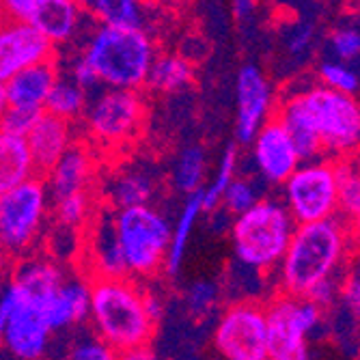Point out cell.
Wrapping results in <instances>:
<instances>
[{"instance_id":"19","label":"cell","mask_w":360,"mask_h":360,"mask_svg":"<svg viewBox=\"0 0 360 360\" xmlns=\"http://www.w3.org/2000/svg\"><path fill=\"white\" fill-rule=\"evenodd\" d=\"M91 302V276L89 274H68L58 289L41 307V313L54 335L72 330L89 319Z\"/></svg>"},{"instance_id":"44","label":"cell","mask_w":360,"mask_h":360,"mask_svg":"<svg viewBox=\"0 0 360 360\" xmlns=\"http://www.w3.org/2000/svg\"><path fill=\"white\" fill-rule=\"evenodd\" d=\"M9 108V100H7V89L5 82H0V119H3L5 110Z\"/></svg>"},{"instance_id":"16","label":"cell","mask_w":360,"mask_h":360,"mask_svg":"<svg viewBox=\"0 0 360 360\" xmlns=\"http://www.w3.org/2000/svg\"><path fill=\"white\" fill-rule=\"evenodd\" d=\"M68 274L70 270L58 259L48 252L32 250L13 259L9 270V283L20 289V293L30 304L41 309Z\"/></svg>"},{"instance_id":"37","label":"cell","mask_w":360,"mask_h":360,"mask_svg":"<svg viewBox=\"0 0 360 360\" xmlns=\"http://www.w3.org/2000/svg\"><path fill=\"white\" fill-rule=\"evenodd\" d=\"M68 356L74 360H112V358H117L112 347L95 330L76 335V339L70 343Z\"/></svg>"},{"instance_id":"13","label":"cell","mask_w":360,"mask_h":360,"mask_svg":"<svg viewBox=\"0 0 360 360\" xmlns=\"http://www.w3.org/2000/svg\"><path fill=\"white\" fill-rule=\"evenodd\" d=\"M276 112V93L259 65H242L236 80V134L248 145L250 139Z\"/></svg>"},{"instance_id":"42","label":"cell","mask_w":360,"mask_h":360,"mask_svg":"<svg viewBox=\"0 0 360 360\" xmlns=\"http://www.w3.org/2000/svg\"><path fill=\"white\" fill-rule=\"evenodd\" d=\"M11 264H13V255L7 250V246L3 244V240H0V281H3V276L9 274Z\"/></svg>"},{"instance_id":"31","label":"cell","mask_w":360,"mask_h":360,"mask_svg":"<svg viewBox=\"0 0 360 360\" xmlns=\"http://www.w3.org/2000/svg\"><path fill=\"white\" fill-rule=\"evenodd\" d=\"M268 184L261 181L259 177H240L238 173L233 175V179L226 184L224 192H222V201L220 207H224L231 216H238L242 212H246L248 207H252L261 196H264V188Z\"/></svg>"},{"instance_id":"10","label":"cell","mask_w":360,"mask_h":360,"mask_svg":"<svg viewBox=\"0 0 360 360\" xmlns=\"http://www.w3.org/2000/svg\"><path fill=\"white\" fill-rule=\"evenodd\" d=\"M281 201L296 224L337 216V167L330 158L302 160L283 184Z\"/></svg>"},{"instance_id":"4","label":"cell","mask_w":360,"mask_h":360,"mask_svg":"<svg viewBox=\"0 0 360 360\" xmlns=\"http://www.w3.org/2000/svg\"><path fill=\"white\" fill-rule=\"evenodd\" d=\"M296 226L281 199L261 196L252 207L233 216L229 226L236 261L257 272L272 274Z\"/></svg>"},{"instance_id":"2","label":"cell","mask_w":360,"mask_h":360,"mask_svg":"<svg viewBox=\"0 0 360 360\" xmlns=\"http://www.w3.org/2000/svg\"><path fill=\"white\" fill-rule=\"evenodd\" d=\"M347 250L349 224L341 218L333 216L298 224L283 259L272 272L278 289L293 296H309L317 283L341 274Z\"/></svg>"},{"instance_id":"14","label":"cell","mask_w":360,"mask_h":360,"mask_svg":"<svg viewBox=\"0 0 360 360\" xmlns=\"http://www.w3.org/2000/svg\"><path fill=\"white\" fill-rule=\"evenodd\" d=\"M250 167L268 186H281L302 162L285 125L272 117L250 139Z\"/></svg>"},{"instance_id":"12","label":"cell","mask_w":360,"mask_h":360,"mask_svg":"<svg viewBox=\"0 0 360 360\" xmlns=\"http://www.w3.org/2000/svg\"><path fill=\"white\" fill-rule=\"evenodd\" d=\"M0 307L5 309V330L0 347L11 358L37 360L44 358L52 345V328L39 307L30 304L13 283H3Z\"/></svg>"},{"instance_id":"17","label":"cell","mask_w":360,"mask_h":360,"mask_svg":"<svg viewBox=\"0 0 360 360\" xmlns=\"http://www.w3.org/2000/svg\"><path fill=\"white\" fill-rule=\"evenodd\" d=\"M160 186V175L153 167L134 162V165H121L108 173L100 186L102 199L108 207L121 210L132 205L153 203Z\"/></svg>"},{"instance_id":"43","label":"cell","mask_w":360,"mask_h":360,"mask_svg":"<svg viewBox=\"0 0 360 360\" xmlns=\"http://www.w3.org/2000/svg\"><path fill=\"white\" fill-rule=\"evenodd\" d=\"M257 7V0H233V9L238 18H248Z\"/></svg>"},{"instance_id":"23","label":"cell","mask_w":360,"mask_h":360,"mask_svg":"<svg viewBox=\"0 0 360 360\" xmlns=\"http://www.w3.org/2000/svg\"><path fill=\"white\" fill-rule=\"evenodd\" d=\"M58 76H60V68L56 63V56L32 63L28 68L20 70L5 82L9 106L44 110L46 100Z\"/></svg>"},{"instance_id":"32","label":"cell","mask_w":360,"mask_h":360,"mask_svg":"<svg viewBox=\"0 0 360 360\" xmlns=\"http://www.w3.org/2000/svg\"><path fill=\"white\" fill-rule=\"evenodd\" d=\"M52 218L56 224L70 226V229H86L89 220L93 218V203L89 192H78L70 196H60V199H52Z\"/></svg>"},{"instance_id":"35","label":"cell","mask_w":360,"mask_h":360,"mask_svg":"<svg viewBox=\"0 0 360 360\" xmlns=\"http://www.w3.org/2000/svg\"><path fill=\"white\" fill-rule=\"evenodd\" d=\"M317 78H319V84L328 86L333 91H341L349 95H358L360 91V74L356 72L352 63H343L337 58L323 60L317 70Z\"/></svg>"},{"instance_id":"40","label":"cell","mask_w":360,"mask_h":360,"mask_svg":"<svg viewBox=\"0 0 360 360\" xmlns=\"http://www.w3.org/2000/svg\"><path fill=\"white\" fill-rule=\"evenodd\" d=\"M341 285H343L341 283V274L333 276V278H326V281L317 283L309 291V296H304V298H311L317 307H321L326 311V309H330L337 302V298L341 296Z\"/></svg>"},{"instance_id":"11","label":"cell","mask_w":360,"mask_h":360,"mask_svg":"<svg viewBox=\"0 0 360 360\" xmlns=\"http://www.w3.org/2000/svg\"><path fill=\"white\" fill-rule=\"evenodd\" d=\"M212 345L226 360H268L266 304L257 300L229 304L214 326Z\"/></svg>"},{"instance_id":"39","label":"cell","mask_w":360,"mask_h":360,"mask_svg":"<svg viewBox=\"0 0 360 360\" xmlns=\"http://www.w3.org/2000/svg\"><path fill=\"white\" fill-rule=\"evenodd\" d=\"M41 110H32V108H22V106H9L0 119V129H5L9 134L15 136H26L30 132V127L35 125L37 117Z\"/></svg>"},{"instance_id":"47","label":"cell","mask_w":360,"mask_h":360,"mask_svg":"<svg viewBox=\"0 0 360 360\" xmlns=\"http://www.w3.org/2000/svg\"><path fill=\"white\" fill-rule=\"evenodd\" d=\"M0 352H3V347H0Z\"/></svg>"},{"instance_id":"21","label":"cell","mask_w":360,"mask_h":360,"mask_svg":"<svg viewBox=\"0 0 360 360\" xmlns=\"http://www.w3.org/2000/svg\"><path fill=\"white\" fill-rule=\"evenodd\" d=\"M24 139L28 143L37 173H48L54 167V162L76 143L74 121L41 110L35 125L30 127V132Z\"/></svg>"},{"instance_id":"7","label":"cell","mask_w":360,"mask_h":360,"mask_svg":"<svg viewBox=\"0 0 360 360\" xmlns=\"http://www.w3.org/2000/svg\"><path fill=\"white\" fill-rule=\"evenodd\" d=\"M300 104L319 136L326 158L360 153V100L358 95L313 84L296 91Z\"/></svg>"},{"instance_id":"1","label":"cell","mask_w":360,"mask_h":360,"mask_svg":"<svg viewBox=\"0 0 360 360\" xmlns=\"http://www.w3.org/2000/svg\"><path fill=\"white\" fill-rule=\"evenodd\" d=\"M91 328L117 358H149L158 321L145 304V289L129 276H91Z\"/></svg>"},{"instance_id":"46","label":"cell","mask_w":360,"mask_h":360,"mask_svg":"<svg viewBox=\"0 0 360 360\" xmlns=\"http://www.w3.org/2000/svg\"><path fill=\"white\" fill-rule=\"evenodd\" d=\"M343 3H347V5H358L360 0H343Z\"/></svg>"},{"instance_id":"18","label":"cell","mask_w":360,"mask_h":360,"mask_svg":"<svg viewBox=\"0 0 360 360\" xmlns=\"http://www.w3.org/2000/svg\"><path fill=\"white\" fill-rule=\"evenodd\" d=\"M86 240L82 252L86 257V274L89 276H127L121 248L117 242L112 207H102L86 224Z\"/></svg>"},{"instance_id":"36","label":"cell","mask_w":360,"mask_h":360,"mask_svg":"<svg viewBox=\"0 0 360 360\" xmlns=\"http://www.w3.org/2000/svg\"><path fill=\"white\" fill-rule=\"evenodd\" d=\"M328 50L333 58L343 63L360 60V22H343L333 28L328 37Z\"/></svg>"},{"instance_id":"3","label":"cell","mask_w":360,"mask_h":360,"mask_svg":"<svg viewBox=\"0 0 360 360\" xmlns=\"http://www.w3.org/2000/svg\"><path fill=\"white\" fill-rule=\"evenodd\" d=\"M80 54L102 89L141 91L158 56V46L149 28L95 24Z\"/></svg>"},{"instance_id":"25","label":"cell","mask_w":360,"mask_h":360,"mask_svg":"<svg viewBox=\"0 0 360 360\" xmlns=\"http://www.w3.org/2000/svg\"><path fill=\"white\" fill-rule=\"evenodd\" d=\"M39 175L24 136L0 129V194Z\"/></svg>"},{"instance_id":"28","label":"cell","mask_w":360,"mask_h":360,"mask_svg":"<svg viewBox=\"0 0 360 360\" xmlns=\"http://www.w3.org/2000/svg\"><path fill=\"white\" fill-rule=\"evenodd\" d=\"M337 214L349 226H360V158H337Z\"/></svg>"},{"instance_id":"5","label":"cell","mask_w":360,"mask_h":360,"mask_svg":"<svg viewBox=\"0 0 360 360\" xmlns=\"http://www.w3.org/2000/svg\"><path fill=\"white\" fill-rule=\"evenodd\" d=\"M93 149L121 153L134 145L147 121V102L139 89H100L89 95L80 117Z\"/></svg>"},{"instance_id":"15","label":"cell","mask_w":360,"mask_h":360,"mask_svg":"<svg viewBox=\"0 0 360 360\" xmlns=\"http://www.w3.org/2000/svg\"><path fill=\"white\" fill-rule=\"evenodd\" d=\"M56 56V46L26 22L0 18V82L32 63Z\"/></svg>"},{"instance_id":"26","label":"cell","mask_w":360,"mask_h":360,"mask_svg":"<svg viewBox=\"0 0 360 360\" xmlns=\"http://www.w3.org/2000/svg\"><path fill=\"white\" fill-rule=\"evenodd\" d=\"M192 80H194V68L188 56L175 52H167V54L158 52L145 86L153 93L175 95L186 91L192 84Z\"/></svg>"},{"instance_id":"29","label":"cell","mask_w":360,"mask_h":360,"mask_svg":"<svg viewBox=\"0 0 360 360\" xmlns=\"http://www.w3.org/2000/svg\"><path fill=\"white\" fill-rule=\"evenodd\" d=\"M207 175V155L203 147L199 145H188L184 147L171 165V186L179 194H192L201 190Z\"/></svg>"},{"instance_id":"22","label":"cell","mask_w":360,"mask_h":360,"mask_svg":"<svg viewBox=\"0 0 360 360\" xmlns=\"http://www.w3.org/2000/svg\"><path fill=\"white\" fill-rule=\"evenodd\" d=\"M82 18L76 0H32L26 24L37 28L54 46H65L78 37Z\"/></svg>"},{"instance_id":"27","label":"cell","mask_w":360,"mask_h":360,"mask_svg":"<svg viewBox=\"0 0 360 360\" xmlns=\"http://www.w3.org/2000/svg\"><path fill=\"white\" fill-rule=\"evenodd\" d=\"M203 216V196L201 190H196L192 194L186 196V203L173 224V233H171V244H169V252L165 259V272L167 276L175 278L181 270L184 264V255L190 242V236L194 231L196 222Z\"/></svg>"},{"instance_id":"45","label":"cell","mask_w":360,"mask_h":360,"mask_svg":"<svg viewBox=\"0 0 360 360\" xmlns=\"http://www.w3.org/2000/svg\"><path fill=\"white\" fill-rule=\"evenodd\" d=\"M5 319H7V315H5V309L0 307V339H3V330H5Z\"/></svg>"},{"instance_id":"20","label":"cell","mask_w":360,"mask_h":360,"mask_svg":"<svg viewBox=\"0 0 360 360\" xmlns=\"http://www.w3.org/2000/svg\"><path fill=\"white\" fill-rule=\"evenodd\" d=\"M44 175H46V184H48L52 199H60V196H70L78 192H89L97 177L95 153L89 145L74 143L54 162V167Z\"/></svg>"},{"instance_id":"34","label":"cell","mask_w":360,"mask_h":360,"mask_svg":"<svg viewBox=\"0 0 360 360\" xmlns=\"http://www.w3.org/2000/svg\"><path fill=\"white\" fill-rule=\"evenodd\" d=\"M220 298H222V287L216 281L199 278L188 285V289L184 293V304L192 317L205 319L218 309Z\"/></svg>"},{"instance_id":"33","label":"cell","mask_w":360,"mask_h":360,"mask_svg":"<svg viewBox=\"0 0 360 360\" xmlns=\"http://www.w3.org/2000/svg\"><path fill=\"white\" fill-rule=\"evenodd\" d=\"M238 147L236 145H229L222 151L220 158V165L216 169V175L212 179V184H207L205 188H201V196H203V214L214 212L216 207H220L222 201V192L226 188V184L233 179V175L238 173Z\"/></svg>"},{"instance_id":"30","label":"cell","mask_w":360,"mask_h":360,"mask_svg":"<svg viewBox=\"0 0 360 360\" xmlns=\"http://www.w3.org/2000/svg\"><path fill=\"white\" fill-rule=\"evenodd\" d=\"M89 95L91 93L84 86H80L72 76L60 72V76L56 78V82L48 95L44 110L68 119V121H78L86 108Z\"/></svg>"},{"instance_id":"6","label":"cell","mask_w":360,"mask_h":360,"mask_svg":"<svg viewBox=\"0 0 360 360\" xmlns=\"http://www.w3.org/2000/svg\"><path fill=\"white\" fill-rule=\"evenodd\" d=\"M112 224L129 278H153L165 270L173 224L153 203L112 210Z\"/></svg>"},{"instance_id":"8","label":"cell","mask_w":360,"mask_h":360,"mask_svg":"<svg viewBox=\"0 0 360 360\" xmlns=\"http://www.w3.org/2000/svg\"><path fill=\"white\" fill-rule=\"evenodd\" d=\"M50 210L52 196L39 175L0 194V240L13 259L35 250L46 231Z\"/></svg>"},{"instance_id":"24","label":"cell","mask_w":360,"mask_h":360,"mask_svg":"<svg viewBox=\"0 0 360 360\" xmlns=\"http://www.w3.org/2000/svg\"><path fill=\"white\" fill-rule=\"evenodd\" d=\"M151 0H89L82 13L95 24L121 28H149Z\"/></svg>"},{"instance_id":"41","label":"cell","mask_w":360,"mask_h":360,"mask_svg":"<svg viewBox=\"0 0 360 360\" xmlns=\"http://www.w3.org/2000/svg\"><path fill=\"white\" fill-rule=\"evenodd\" d=\"M347 309V313L360 321V272H356L354 276H349L343 285H341V296H339Z\"/></svg>"},{"instance_id":"9","label":"cell","mask_w":360,"mask_h":360,"mask_svg":"<svg viewBox=\"0 0 360 360\" xmlns=\"http://www.w3.org/2000/svg\"><path fill=\"white\" fill-rule=\"evenodd\" d=\"M323 309L311 298L281 291L266 304L268 358L270 360H307L309 341L321 326Z\"/></svg>"},{"instance_id":"48","label":"cell","mask_w":360,"mask_h":360,"mask_svg":"<svg viewBox=\"0 0 360 360\" xmlns=\"http://www.w3.org/2000/svg\"><path fill=\"white\" fill-rule=\"evenodd\" d=\"M151 3H155V0H151Z\"/></svg>"},{"instance_id":"38","label":"cell","mask_w":360,"mask_h":360,"mask_svg":"<svg viewBox=\"0 0 360 360\" xmlns=\"http://www.w3.org/2000/svg\"><path fill=\"white\" fill-rule=\"evenodd\" d=\"M313 39H315V26L309 24V22H293L283 35V41H285V48L289 52V56L293 58H300L304 56L311 46H313Z\"/></svg>"}]
</instances>
